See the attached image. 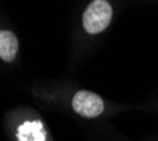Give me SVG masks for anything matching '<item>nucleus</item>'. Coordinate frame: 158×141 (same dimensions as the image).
<instances>
[{
    "instance_id": "nucleus-3",
    "label": "nucleus",
    "mask_w": 158,
    "mask_h": 141,
    "mask_svg": "<svg viewBox=\"0 0 158 141\" xmlns=\"http://www.w3.org/2000/svg\"><path fill=\"white\" fill-rule=\"evenodd\" d=\"M2 123L7 141H55L45 118L31 106L20 105L6 110Z\"/></svg>"
},
{
    "instance_id": "nucleus-1",
    "label": "nucleus",
    "mask_w": 158,
    "mask_h": 141,
    "mask_svg": "<svg viewBox=\"0 0 158 141\" xmlns=\"http://www.w3.org/2000/svg\"><path fill=\"white\" fill-rule=\"evenodd\" d=\"M28 90L41 105L89 122L112 117L128 109V106L109 100L90 89L69 83H34Z\"/></svg>"
},
{
    "instance_id": "nucleus-2",
    "label": "nucleus",
    "mask_w": 158,
    "mask_h": 141,
    "mask_svg": "<svg viewBox=\"0 0 158 141\" xmlns=\"http://www.w3.org/2000/svg\"><path fill=\"white\" fill-rule=\"evenodd\" d=\"M114 17V0H89L79 14L76 24V54L81 55L82 51H88L89 47L112 27Z\"/></svg>"
},
{
    "instance_id": "nucleus-4",
    "label": "nucleus",
    "mask_w": 158,
    "mask_h": 141,
    "mask_svg": "<svg viewBox=\"0 0 158 141\" xmlns=\"http://www.w3.org/2000/svg\"><path fill=\"white\" fill-rule=\"evenodd\" d=\"M21 39L14 23L0 4V69H11L19 65Z\"/></svg>"
}]
</instances>
